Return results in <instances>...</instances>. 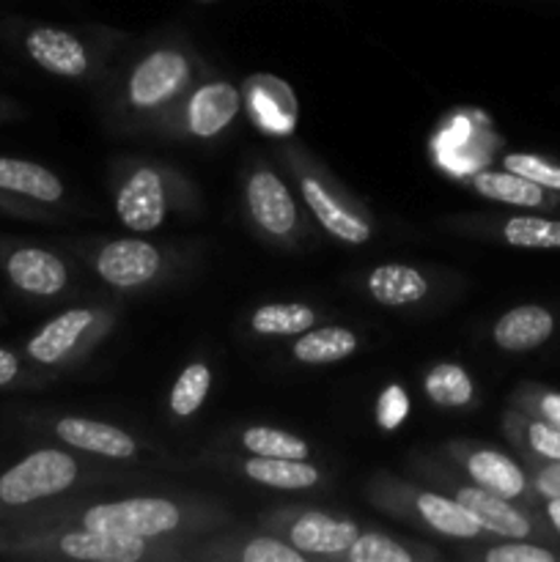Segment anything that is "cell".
<instances>
[{
	"label": "cell",
	"mask_w": 560,
	"mask_h": 562,
	"mask_svg": "<svg viewBox=\"0 0 560 562\" xmlns=\"http://www.w3.org/2000/svg\"><path fill=\"white\" fill-rule=\"evenodd\" d=\"M77 464L60 450H36L0 477V499L5 505H27L66 492L75 483Z\"/></svg>",
	"instance_id": "1"
},
{
	"label": "cell",
	"mask_w": 560,
	"mask_h": 562,
	"mask_svg": "<svg viewBox=\"0 0 560 562\" xmlns=\"http://www.w3.org/2000/svg\"><path fill=\"white\" fill-rule=\"evenodd\" d=\"M179 508L170 499L159 497H135L124 503L97 505L82 516L86 530L115 532V536L132 538H157L179 527Z\"/></svg>",
	"instance_id": "2"
},
{
	"label": "cell",
	"mask_w": 560,
	"mask_h": 562,
	"mask_svg": "<svg viewBox=\"0 0 560 562\" xmlns=\"http://www.w3.org/2000/svg\"><path fill=\"white\" fill-rule=\"evenodd\" d=\"M190 66H187L184 55L173 53V49H159V53L148 55L130 80V99L137 108H157L165 99L173 97L181 86L187 82Z\"/></svg>",
	"instance_id": "3"
},
{
	"label": "cell",
	"mask_w": 560,
	"mask_h": 562,
	"mask_svg": "<svg viewBox=\"0 0 560 562\" xmlns=\"http://www.w3.org/2000/svg\"><path fill=\"white\" fill-rule=\"evenodd\" d=\"M119 217L126 228L146 234L154 231L165 217L163 179L154 168H137L119 192Z\"/></svg>",
	"instance_id": "4"
},
{
	"label": "cell",
	"mask_w": 560,
	"mask_h": 562,
	"mask_svg": "<svg viewBox=\"0 0 560 562\" xmlns=\"http://www.w3.org/2000/svg\"><path fill=\"white\" fill-rule=\"evenodd\" d=\"M97 269L110 285L135 289L148 283L159 269V252L148 241L119 239L110 241L97 258Z\"/></svg>",
	"instance_id": "5"
},
{
	"label": "cell",
	"mask_w": 560,
	"mask_h": 562,
	"mask_svg": "<svg viewBox=\"0 0 560 562\" xmlns=\"http://www.w3.org/2000/svg\"><path fill=\"white\" fill-rule=\"evenodd\" d=\"M247 206H250L253 220L267 234L283 236L296 225L294 198L289 195L283 181L269 170L253 173L250 184H247Z\"/></svg>",
	"instance_id": "6"
},
{
	"label": "cell",
	"mask_w": 560,
	"mask_h": 562,
	"mask_svg": "<svg viewBox=\"0 0 560 562\" xmlns=\"http://www.w3.org/2000/svg\"><path fill=\"white\" fill-rule=\"evenodd\" d=\"M25 47L38 66L60 77H82L88 69L86 47L71 33L58 27H36L27 33Z\"/></svg>",
	"instance_id": "7"
},
{
	"label": "cell",
	"mask_w": 560,
	"mask_h": 562,
	"mask_svg": "<svg viewBox=\"0 0 560 562\" xmlns=\"http://www.w3.org/2000/svg\"><path fill=\"white\" fill-rule=\"evenodd\" d=\"M461 505L470 510L478 519L481 530L494 532V536L511 538V541H522V538L530 536V521L519 514V510L511 505V499L500 497V494L489 492V488H461L459 492Z\"/></svg>",
	"instance_id": "8"
},
{
	"label": "cell",
	"mask_w": 560,
	"mask_h": 562,
	"mask_svg": "<svg viewBox=\"0 0 560 562\" xmlns=\"http://www.w3.org/2000/svg\"><path fill=\"white\" fill-rule=\"evenodd\" d=\"M16 289L36 296H53L66 285V267L58 256L38 247H22L5 263Z\"/></svg>",
	"instance_id": "9"
},
{
	"label": "cell",
	"mask_w": 560,
	"mask_h": 562,
	"mask_svg": "<svg viewBox=\"0 0 560 562\" xmlns=\"http://www.w3.org/2000/svg\"><path fill=\"white\" fill-rule=\"evenodd\" d=\"M60 552L66 558L91 562H137L146 552V543H143V538L115 536V532L82 527V532H69V536L60 538Z\"/></svg>",
	"instance_id": "10"
},
{
	"label": "cell",
	"mask_w": 560,
	"mask_h": 562,
	"mask_svg": "<svg viewBox=\"0 0 560 562\" xmlns=\"http://www.w3.org/2000/svg\"><path fill=\"white\" fill-rule=\"evenodd\" d=\"M58 437L69 442L71 448L88 450V453L108 456V459H130L135 456V439L121 428L108 426V423L82 420V417H64L58 423Z\"/></svg>",
	"instance_id": "11"
},
{
	"label": "cell",
	"mask_w": 560,
	"mask_h": 562,
	"mask_svg": "<svg viewBox=\"0 0 560 562\" xmlns=\"http://www.w3.org/2000/svg\"><path fill=\"white\" fill-rule=\"evenodd\" d=\"M236 110H239V91L231 82H209L192 93L187 108L190 132L198 137H214L231 124Z\"/></svg>",
	"instance_id": "12"
},
{
	"label": "cell",
	"mask_w": 560,
	"mask_h": 562,
	"mask_svg": "<svg viewBox=\"0 0 560 562\" xmlns=\"http://www.w3.org/2000/svg\"><path fill=\"white\" fill-rule=\"evenodd\" d=\"M552 313L538 305H522L494 324V344L505 351H530L538 349L552 335Z\"/></svg>",
	"instance_id": "13"
},
{
	"label": "cell",
	"mask_w": 560,
	"mask_h": 562,
	"mask_svg": "<svg viewBox=\"0 0 560 562\" xmlns=\"http://www.w3.org/2000/svg\"><path fill=\"white\" fill-rule=\"evenodd\" d=\"M91 311L60 313L58 318L44 324V327L38 329V335H33V340L27 344V355L36 362H42V366H53V362L64 360V357L75 349L77 340L82 338V333L91 327Z\"/></svg>",
	"instance_id": "14"
},
{
	"label": "cell",
	"mask_w": 560,
	"mask_h": 562,
	"mask_svg": "<svg viewBox=\"0 0 560 562\" xmlns=\"http://www.w3.org/2000/svg\"><path fill=\"white\" fill-rule=\"evenodd\" d=\"M302 195L305 203L311 206V212L316 214L318 223L335 236V239H344L349 245H362V241L371 239V228H368L366 220H360L357 214L346 212L316 179L302 181Z\"/></svg>",
	"instance_id": "15"
},
{
	"label": "cell",
	"mask_w": 560,
	"mask_h": 562,
	"mask_svg": "<svg viewBox=\"0 0 560 562\" xmlns=\"http://www.w3.org/2000/svg\"><path fill=\"white\" fill-rule=\"evenodd\" d=\"M357 527L351 521L329 519V516H302L294 527H291V543L300 552L311 554H338L355 543Z\"/></svg>",
	"instance_id": "16"
},
{
	"label": "cell",
	"mask_w": 560,
	"mask_h": 562,
	"mask_svg": "<svg viewBox=\"0 0 560 562\" xmlns=\"http://www.w3.org/2000/svg\"><path fill=\"white\" fill-rule=\"evenodd\" d=\"M368 294L388 307L412 305L428 294V283L417 269L401 263H384L368 274Z\"/></svg>",
	"instance_id": "17"
},
{
	"label": "cell",
	"mask_w": 560,
	"mask_h": 562,
	"mask_svg": "<svg viewBox=\"0 0 560 562\" xmlns=\"http://www.w3.org/2000/svg\"><path fill=\"white\" fill-rule=\"evenodd\" d=\"M0 190L36 198L42 203H55L64 195V184L58 176L36 162L9 157H0Z\"/></svg>",
	"instance_id": "18"
},
{
	"label": "cell",
	"mask_w": 560,
	"mask_h": 562,
	"mask_svg": "<svg viewBox=\"0 0 560 562\" xmlns=\"http://www.w3.org/2000/svg\"><path fill=\"white\" fill-rule=\"evenodd\" d=\"M470 467V475L475 477L478 486L489 488V492L500 494L505 499H514L525 494V475H522L519 467L508 459V456L497 453V450H478L467 461Z\"/></svg>",
	"instance_id": "19"
},
{
	"label": "cell",
	"mask_w": 560,
	"mask_h": 562,
	"mask_svg": "<svg viewBox=\"0 0 560 562\" xmlns=\"http://www.w3.org/2000/svg\"><path fill=\"white\" fill-rule=\"evenodd\" d=\"M245 472L253 481L275 488H311L318 483L316 467L305 464V459H269L256 456L245 464Z\"/></svg>",
	"instance_id": "20"
},
{
	"label": "cell",
	"mask_w": 560,
	"mask_h": 562,
	"mask_svg": "<svg viewBox=\"0 0 560 562\" xmlns=\"http://www.w3.org/2000/svg\"><path fill=\"white\" fill-rule=\"evenodd\" d=\"M357 349L355 333L344 327H322L305 333L294 344V357L305 366H327V362L346 360Z\"/></svg>",
	"instance_id": "21"
},
{
	"label": "cell",
	"mask_w": 560,
	"mask_h": 562,
	"mask_svg": "<svg viewBox=\"0 0 560 562\" xmlns=\"http://www.w3.org/2000/svg\"><path fill=\"white\" fill-rule=\"evenodd\" d=\"M417 510H421V516L434 530L445 532V536L475 538L481 532L478 519L459 499H448L443 494H421L417 497Z\"/></svg>",
	"instance_id": "22"
},
{
	"label": "cell",
	"mask_w": 560,
	"mask_h": 562,
	"mask_svg": "<svg viewBox=\"0 0 560 562\" xmlns=\"http://www.w3.org/2000/svg\"><path fill=\"white\" fill-rule=\"evenodd\" d=\"M475 190L483 198H492V201L511 203V206H541L544 203V187L533 184L530 179L519 173H494V170H481L475 176Z\"/></svg>",
	"instance_id": "23"
},
{
	"label": "cell",
	"mask_w": 560,
	"mask_h": 562,
	"mask_svg": "<svg viewBox=\"0 0 560 562\" xmlns=\"http://www.w3.org/2000/svg\"><path fill=\"white\" fill-rule=\"evenodd\" d=\"M316 316L307 305L283 302V305H264L253 313V329L261 335H302L313 327Z\"/></svg>",
	"instance_id": "24"
},
{
	"label": "cell",
	"mask_w": 560,
	"mask_h": 562,
	"mask_svg": "<svg viewBox=\"0 0 560 562\" xmlns=\"http://www.w3.org/2000/svg\"><path fill=\"white\" fill-rule=\"evenodd\" d=\"M426 395L437 406H464L472 401V382L467 371L453 362L437 366L426 376Z\"/></svg>",
	"instance_id": "25"
},
{
	"label": "cell",
	"mask_w": 560,
	"mask_h": 562,
	"mask_svg": "<svg viewBox=\"0 0 560 562\" xmlns=\"http://www.w3.org/2000/svg\"><path fill=\"white\" fill-rule=\"evenodd\" d=\"M250 453L256 456H269V459H305L307 445L305 439L294 437L289 431H280V428H247L245 437H242Z\"/></svg>",
	"instance_id": "26"
},
{
	"label": "cell",
	"mask_w": 560,
	"mask_h": 562,
	"mask_svg": "<svg viewBox=\"0 0 560 562\" xmlns=\"http://www.w3.org/2000/svg\"><path fill=\"white\" fill-rule=\"evenodd\" d=\"M503 236L514 247L560 250V223L544 217H514L505 223Z\"/></svg>",
	"instance_id": "27"
},
{
	"label": "cell",
	"mask_w": 560,
	"mask_h": 562,
	"mask_svg": "<svg viewBox=\"0 0 560 562\" xmlns=\"http://www.w3.org/2000/svg\"><path fill=\"white\" fill-rule=\"evenodd\" d=\"M209 387H212V371L203 362H192L176 379L173 393H170V409L179 417L195 415L201 409L203 398H206Z\"/></svg>",
	"instance_id": "28"
},
{
	"label": "cell",
	"mask_w": 560,
	"mask_h": 562,
	"mask_svg": "<svg viewBox=\"0 0 560 562\" xmlns=\"http://www.w3.org/2000/svg\"><path fill=\"white\" fill-rule=\"evenodd\" d=\"M275 77H253L250 82V104L253 115L267 126L269 132H291L294 130V115L283 113L275 104Z\"/></svg>",
	"instance_id": "29"
},
{
	"label": "cell",
	"mask_w": 560,
	"mask_h": 562,
	"mask_svg": "<svg viewBox=\"0 0 560 562\" xmlns=\"http://www.w3.org/2000/svg\"><path fill=\"white\" fill-rule=\"evenodd\" d=\"M351 562H410L412 554L384 536H357L349 547Z\"/></svg>",
	"instance_id": "30"
},
{
	"label": "cell",
	"mask_w": 560,
	"mask_h": 562,
	"mask_svg": "<svg viewBox=\"0 0 560 562\" xmlns=\"http://www.w3.org/2000/svg\"><path fill=\"white\" fill-rule=\"evenodd\" d=\"M503 165L511 170V173L525 176V179H530L533 184L544 187V190L560 192V168L558 165L547 162V159L533 157V154H508Z\"/></svg>",
	"instance_id": "31"
},
{
	"label": "cell",
	"mask_w": 560,
	"mask_h": 562,
	"mask_svg": "<svg viewBox=\"0 0 560 562\" xmlns=\"http://www.w3.org/2000/svg\"><path fill=\"white\" fill-rule=\"evenodd\" d=\"M302 554L296 547L280 543L275 538H256L245 547L242 560L245 562H302Z\"/></svg>",
	"instance_id": "32"
},
{
	"label": "cell",
	"mask_w": 560,
	"mask_h": 562,
	"mask_svg": "<svg viewBox=\"0 0 560 562\" xmlns=\"http://www.w3.org/2000/svg\"><path fill=\"white\" fill-rule=\"evenodd\" d=\"M406 412H410V401H406L404 390H401L399 384H390V387L382 393V398H379V406H377L379 426H382L384 431H393V428L401 426Z\"/></svg>",
	"instance_id": "33"
},
{
	"label": "cell",
	"mask_w": 560,
	"mask_h": 562,
	"mask_svg": "<svg viewBox=\"0 0 560 562\" xmlns=\"http://www.w3.org/2000/svg\"><path fill=\"white\" fill-rule=\"evenodd\" d=\"M489 562H555L549 549L533 547V543H505V547L489 549L486 552Z\"/></svg>",
	"instance_id": "34"
},
{
	"label": "cell",
	"mask_w": 560,
	"mask_h": 562,
	"mask_svg": "<svg viewBox=\"0 0 560 562\" xmlns=\"http://www.w3.org/2000/svg\"><path fill=\"white\" fill-rule=\"evenodd\" d=\"M527 442H530V448L541 459L560 461V428L549 426L547 420L530 423V428H527Z\"/></svg>",
	"instance_id": "35"
},
{
	"label": "cell",
	"mask_w": 560,
	"mask_h": 562,
	"mask_svg": "<svg viewBox=\"0 0 560 562\" xmlns=\"http://www.w3.org/2000/svg\"><path fill=\"white\" fill-rule=\"evenodd\" d=\"M536 488L544 497H560V461H549V467H544L536 475Z\"/></svg>",
	"instance_id": "36"
},
{
	"label": "cell",
	"mask_w": 560,
	"mask_h": 562,
	"mask_svg": "<svg viewBox=\"0 0 560 562\" xmlns=\"http://www.w3.org/2000/svg\"><path fill=\"white\" fill-rule=\"evenodd\" d=\"M538 409H541L544 420L549 423V426L560 428V393H547L541 398V404H538Z\"/></svg>",
	"instance_id": "37"
},
{
	"label": "cell",
	"mask_w": 560,
	"mask_h": 562,
	"mask_svg": "<svg viewBox=\"0 0 560 562\" xmlns=\"http://www.w3.org/2000/svg\"><path fill=\"white\" fill-rule=\"evenodd\" d=\"M16 371H20V362H16V357L11 355V351L0 349V387L9 382H14Z\"/></svg>",
	"instance_id": "38"
},
{
	"label": "cell",
	"mask_w": 560,
	"mask_h": 562,
	"mask_svg": "<svg viewBox=\"0 0 560 562\" xmlns=\"http://www.w3.org/2000/svg\"><path fill=\"white\" fill-rule=\"evenodd\" d=\"M547 516H549V521H552L555 530L560 532V497L549 499V503H547Z\"/></svg>",
	"instance_id": "39"
}]
</instances>
